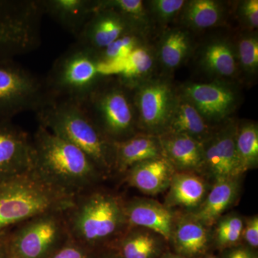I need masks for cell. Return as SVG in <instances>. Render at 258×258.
Masks as SVG:
<instances>
[{"mask_svg":"<svg viewBox=\"0 0 258 258\" xmlns=\"http://www.w3.org/2000/svg\"><path fill=\"white\" fill-rule=\"evenodd\" d=\"M33 169L51 184L74 195L92 189L105 176L87 154L39 125L32 137Z\"/></svg>","mask_w":258,"mask_h":258,"instance_id":"6da1fadb","label":"cell"},{"mask_svg":"<svg viewBox=\"0 0 258 258\" xmlns=\"http://www.w3.org/2000/svg\"><path fill=\"white\" fill-rule=\"evenodd\" d=\"M64 217L70 238L91 249L118 240L128 229L124 202L93 188L76 195Z\"/></svg>","mask_w":258,"mask_h":258,"instance_id":"7a4b0ae2","label":"cell"},{"mask_svg":"<svg viewBox=\"0 0 258 258\" xmlns=\"http://www.w3.org/2000/svg\"><path fill=\"white\" fill-rule=\"evenodd\" d=\"M76 195L55 186L35 169L0 182V231L45 212H64Z\"/></svg>","mask_w":258,"mask_h":258,"instance_id":"3957f363","label":"cell"},{"mask_svg":"<svg viewBox=\"0 0 258 258\" xmlns=\"http://www.w3.org/2000/svg\"><path fill=\"white\" fill-rule=\"evenodd\" d=\"M35 113L39 125L81 149L104 175L113 170V142L95 125L81 103L54 100Z\"/></svg>","mask_w":258,"mask_h":258,"instance_id":"277c9868","label":"cell"},{"mask_svg":"<svg viewBox=\"0 0 258 258\" xmlns=\"http://www.w3.org/2000/svg\"><path fill=\"white\" fill-rule=\"evenodd\" d=\"M81 103L107 139L119 142L141 133L132 88L118 77H102Z\"/></svg>","mask_w":258,"mask_h":258,"instance_id":"5b68a950","label":"cell"},{"mask_svg":"<svg viewBox=\"0 0 258 258\" xmlns=\"http://www.w3.org/2000/svg\"><path fill=\"white\" fill-rule=\"evenodd\" d=\"M96 52L76 43L60 55L45 78L54 99L81 102L105 74Z\"/></svg>","mask_w":258,"mask_h":258,"instance_id":"8992f818","label":"cell"},{"mask_svg":"<svg viewBox=\"0 0 258 258\" xmlns=\"http://www.w3.org/2000/svg\"><path fill=\"white\" fill-rule=\"evenodd\" d=\"M43 15L39 0H0V60L40 47Z\"/></svg>","mask_w":258,"mask_h":258,"instance_id":"52a82bcc","label":"cell"},{"mask_svg":"<svg viewBox=\"0 0 258 258\" xmlns=\"http://www.w3.org/2000/svg\"><path fill=\"white\" fill-rule=\"evenodd\" d=\"M45 79L14 60H0V120L24 112L37 113L54 101Z\"/></svg>","mask_w":258,"mask_h":258,"instance_id":"ba28073f","label":"cell"},{"mask_svg":"<svg viewBox=\"0 0 258 258\" xmlns=\"http://www.w3.org/2000/svg\"><path fill=\"white\" fill-rule=\"evenodd\" d=\"M64 212L40 214L12 228L8 235V258L50 257L70 238Z\"/></svg>","mask_w":258,"mask_h":258,"instance_id":"9c48e42d","label":"cell"},{"mask_svg":"<svg viewBox=\"0 0 258 258\" xmlns=\"http://www.w3.org/2000/svg\"><path fill=\"white\" fill-rule=\"evenodd\" d=\"M131 88L139 132L154 136L164 133L177 99L169 76H154Z\"/></svg>","mask_w":258,"mask_h":258,"instance_id":"30bf717a","label":"cell"},{"mask_svg":"<svg viewBox=\"0 0 258 258\" xmlns=\"http://www.w3.org/2000/svg\"><path fill=\"white\" fill-rule=\"evenodd\" d=\"M176 89L178 95L189 102L212 126L232 119L241 102L240 91L234 83L186 81Z\"/></svg>","mask_w":258,"mask_h":258,"instance_id":"8fae6325","label":"cell"},{"mask_svg":"<svg viewBox=\"0 0 258 258\" xmlns=\"http://www.w3.org/2000/svg\"><path fill=\"white\" fill-rule=\"evenodd\" d=\"M237 123L232 119L218 125L203 143V169H206L215 181L238 179L243 174L236 149Z\"/></svg>","mask_w":258,"mask_h":258,"instance_id":"7c38bea8","label":"cell"},{"mask_svg":"<svg viewBox=\"0 0 258 258\" xmlns=\"http://www.w3.org/2000/svg\"><path fill=\"white\" fill-rule=\"evenodd\" d=\"M196 68L210 81L238 83L240 72L232 37L214 35L195 45Z\"/></svg>","mask_w":258,"mask_h":258,"instance_id":"4fadbf2b","label":"cell"},{"mask_svg":"<svg viewBox=\"0 0 258 258\" xmlns=\"http://www.w3.org/2000/svg\"><path fill=\"white\" fill-rule=\"evenodd\" d=\"M134 31L142 32L123 15L108 8H96L76 37V43L98 55L118 39Z\"/></svg>","mask_w":258,"mask_h":258,"instance_id":"5bb4252c","label":"cell"},{"mask_svg":"<svg viewBox=\"0 0 258 258\" xmlns=\"http://www.w3.org/2000/svg\"><path fill=\"white\" fill-rule=\"evenodd\" d=\"M32 169V137L12 120H0V182Z\"/></svg>","mask_w":258,"mask_h":258,"instance_id":"9a60e30c","label":"cell"},{"mask_svg":"<svg viewBox=\"0 0 258 258\" xmlns=\"http://www.w3.org/2000/svg\"><path fill=\"white\" fill-rule=\"evenodd\" d=\"M128 227H142L171 240L174 229V215L165 205L152 200H134L124 203Z\"/></svg>","mask_w":258,"mask_h":258,"instance_id":"2e32d148","label":"cell"},{"mask_svg":"<svg viewBox=\"0 0 258 258\" xmlns=\"http://www.w3.org/2000/svg\"><path fill=\"white\" fill-rule=\"evenodd\" d=\"M157 43L155 48L158 64L167 74L191 57L196 45L193 32L179 25L163 30Z\"/></svg>","mask_w":258,"mask_h":258,"instance_id":"e0dca14e","label":"cell"},{"mask_svg":"<svg viewBox=\"0 0 258 258\" xmlns=\"http://www.w3.org/2000/svg\"><path fill=\"white\" fill-rule=\"evenodd\" d=\"M227 2L217 0L186 1L177 20L179 26L191 32L222 27L230 15Z\"/></svg>","mask_w":258,"mask_h":258,"instance_id":"ac0fdd59","label":"cell"},{"mask_svg":"<svg viewBox=\"0 0 258 258\" xmlns=\"http://www.w3.org/2000/svg\"><path fill=\"white\" fill-rule=\"evenodd\" d=\"M176 173L174 166L162 157L139 163L125 172L131 186L149 195H156L169 187Z\"/></svg>","mask_w":258,"mask_h":258,"instance_id":"d6986e66","label":"cell"},{"mask_svg":"<svg viewBox=\"0 0 258 258\" xmlns=\"http://www.w3.org/2000/svg\"><path fill=\"white\" fill-rule=\"evenodd\" d=\"M113 170L124 174L132 166L143 161L164 157L158 136L139 133L119 142H113Z\"/></svg>","mask_w":258,"mask_h":258,"instance_id":"ffe728a7","label":"cell"},{"mask_svg":"<svg viewBox=\"0 0 258 258\" xmlns=\"http://www.w3.org/2000/svg\"><path fill=\"white\" fill-rule=\"evenodd\" d=\"M158 137L164 157L174 169L187 172L203 170V143L185 134L165 132Z\"/></svg>","mask_w":258,"mask_h":258,"instance_id":"44dd1931","label":"cell"},{"mask_svg":"<svg viewBox=\"0 0 258 258\" xmlns=\"http://www.w3.org/2000/svg\"><path fill=\"white\" fill-rule=\"evenodd\" d=\"M44 15L53 19L75 37L94 12V0H40Z\"/></svg>","mask_w":258,"mask_h":258,"instance_id":"7402d4cb","label":"cell"},{"mask_svg":"<svg viewBox=\"0 0 258 258\" xmlns=\"http://www.w3.org/2000/svg\"><path fill=\"white\" fill-rule=\"evenodd\" d=\"M215 128L216 127L208 123L189 102L177 93L175 106L165 132L185 134L203 143Z\"/></svg>","mask_w":258,"mask_h":258,"instance_id":"603a6c76","label":"cell"},{"mask_svg":"<svg viewBox=\"0 0 258 258\" xmlns=\"http://www.w3.org/2000/svg\"><path fill=\"white\" fill-rule=\"evenodd\" d=\"M238 188V179L215 181L208 197L191 217L206 227L213 225L235 201Z\"/></svg>","mask_w":258,"mask_h":258,"instance_id":"cb8c5ba5","label":"cell"},{"mask_svg":"<svg viewBox=\"0 0 258 258\" xmlns=\"http://www.w3.org/2000/svg\"><path fill=\"white\" fill-rule=\"evenodd\" d=\"M166 197V207L194 208L201 205L207 192V186L201 177L193 172L175 173Z\"/></svg>","mask_w":258,"mask_h":258,"instance_id":"d4e9b609","label":"cell"},{"mask_svg":"<svg viewBox=\"0 0 258 258\" xmlns=\"http://www.w3.org/2000/svg\"><path fill=\"white\" fill-rule=\"evenodd\" d=\"M171 240L177 254L185 258H194L206 252L209 235L206 226L192 217L180 221L173 229Z\"/></svg>","mask_w":258,"mask_h":258,"instance_id":"484cf974","label":"cell"},{"mask_svg":"<svg viewBox=\"0 0 258 258\" xmlns=\"http://www.w3.org/2000/svg\"><path fill=\"white\" fill-rule=\"evenodd\" d=\"M119 79L130 87L155 76L158 66L155 47L146 42L136 48L123 62Z\"/></svg>","mask_w":258,"mask_h":258,"instance_id":"4316f807","label":"cell"},{"mask_svg":"<svg viewBox=\"0 0 258 258\" xmlns=\"http://www.w3.org/2000/svg\"><path fill=\"white\" fill-rule=\"evenodd\" d=\"M154 232L127 229L118 238L120 258H156L160 253V242Z\"/></svg>","mask_w":258,"mask_h":258,"instance_id":"83f0119b","label":"cell"},{"mask_svg":"<svg viewBox=\"0 0 258 258\" xmlns=\"http://www.w3.org/2000/svg\"><path fill=\"white\" fill-rule=\"evenodd\" d=\"M232 39L240 79L250 83L257 78L258 72L257 32L240 30Z\"/></svg>","mask_w":258,"mask_h":258,"instance_id":"f1b7e54d","label":"cell"},{"mask_svg":"<svg viewBox=\"0 0 258 258\" xmlns=\"http://www.w3.org/2000/svg\"><path fill=\"white\" fill-rule=\"evenodd\" d=\"M236 149L242 171L257 167L258 163V128L254 122L237 123Z\"/></svg>","mask_w":258,"mask_h":258,"instance_id":"f546056e","label":"cell"},{"mask_svg":"<svg viewBox=\"0 0 258 258\" xmlns=\"http://www.w3.org/2000/svg\"><path fill=\"white\" fill-rule=\"evenodd\" d=\"M108 8L120 13L148 36L152 28L145 1L142 0H94V10Z\"/></svg>","mask_w":258,"mask_h":258,"instance_id":"4dcf8cb0","label":"cell"},{"mask_svg":"<svg viewBox=\"0 0 258 258\" xmlns=\"http://www.w3.org/2000/svg\"><path fill=\"white\" fill-rule=\"evenodd\" d=\"M147 37V35L139 31L123 35L98 54L101 64H123L136 48L149 42Z\"/></svg>","mask_w":258,"mask_h":258,"instance_id":"1f68e13d","label":"cell"},{"mask_svg":"<svg viewBox=\"0 0 258 258\" xmlns=\"http://www.w3.org/2000/svg\"><path fill=\"white\" fill-rule=\"evenodd\" d=\"M185 3V0H150L145 2L152 26L159 25L164 28L174 20H177Z\"/></svg>","mask_w":258,"mask_h":258,"instance_id":"d6a6232c","label":"cell"},{"mask_svg":"<svg viewBox=\"0 0 258 258\" xmlns=\"http://www.w3.org/2000/svg\"><path fill=\"white\" fill-rule=\"evenodd\" d=\"M243 228V220L238 215L224 217L217 224L215 231L217 245L221 249L235 245L242 238Z\"/></svg>","mask_w":258,"mask_h":258,"instance_id":"836d02e7","label":"cell"},{"mask_svg":"<svg viewBox=\"0 0 258 258\" xmlns=\"http://www.w3.org/2000/svg\"><path fill=\"white\" fill-rule=\"evenodd\" d=\"M236 15L240 30L257 31L258 28L257 0H244L237 3Z\"/></svg>","mask_w":258,"mask_h":258,"instance_id":"e575fe53","label":"cell"},{"mask_svg":"<svg viewBox=\"0 0 258 258\" xmlns=\"http://www.w3.org/2000/svg\"><path fill=\"white\" fill-rule=\"evenodd\" d=\"M91 249L69 238L48 258H91Z\"/></svg>","mask_w":258,"mask_h":258,"instance_id":"d590c367","label":"cell"},{"mask_svg":"<svg viewBox=\"0 0 258 258\" xmlns=\"http://www.w3.org/2000/svg\"><path fill=\"white\" fill-rule=\"evenodd\" d=\"M242 237L252 248L258 247V217L257 215L246 220L244 225Z\"/></svg>","mask_w":258,"mask_h":258,"instance_id":"8d00e7d4","label":"cell"},{"mask_svg":"<svg viewBox=\"0 0 258 258\" xmlns=\"http://www.w3.org/2000/svg\"><path fill=\"white\" fill-rule=\"evenodd\" d=\"M226 258H257L252 251L246 247H237L231 250Z\"/></svg>","mask_w":258,"mask_h":258,"instance_id":"74e56055","label":"cell"},{"mask_svg":"<svg viewBox=\"0 0 258 258\" xmlns=\"http://www.w3.org/2000/svg\"><path fill=\"white\" fill-rule=\"evenodd\" d=\"M10 230L0 231V258H8V240Z\"/></svg>","mask_w":258,"mask_h":258,"instance_id":"f35d334b","label":"cell"},{"mask_svg":"<svg viewBox=\"0 0 258 258\" xmlns=\"http://www.w3.org/2000/svg\"><path fill=\"white\" fill-rule=\"evenodd\" d=\"M162 258H185L177 254L166 253L163 256Z\"/></svg>","mask_w":258,"mask_h":258,"instance_id":"ab89813d","label":"cell"},{"mask_svg":"<svg viewBox=\"0 0 258 258\" xmlns=\"http://www.w3.org/2000/svg\"><path fill=\"white\" fill-rule=\"evenodd\" d=\"M205 258H217V257H215V256L209 255V256H208V257H205Z\"/></svg>","mask_w":258,"mask_h":258,"instance_id":"60d3db41","label":"cell"},{"mask_svg":"<svg viewBox=\"0 0 258 258\" xmlns=\"http://www.w3.org/2000/svg\"><path fill=\"white\" fill-rule=\"evenodd\" d=\"M111 258H120V257H119V256H118V257H111Z\"/></svg>","mask_w":258,"mask_h":258,"instance_id":"b9f144b4","label":"cell"}]
</instances>
